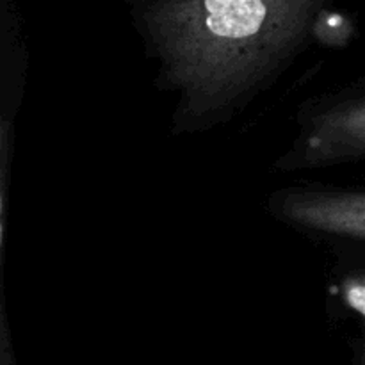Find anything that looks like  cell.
Wrapping results in <instances>:
<instances>
[{
  "label": "cell",
  "instance_id": "3957f363",
  "mask_svg": "<svg viewBox=\"0 0 365 365\" xmlns=\"http://www.w3.org/2000/svg\"><path fill=\"white\" fill-rule=\"evenodd\" d=\"M267 210L296 230L365 245V191L360 189L285 187L269 196Z\"/></svg>",
  "mask_w": 365,
  "mask_h": 365
},
{
  "label": "cell",
  "instance_id": "277c9868",
  "mask_svg": "<svg viewBox=\"0 0 365 365\" xmlns=\"http://www.w3.org/2000/svg\"><path fill=\"white\" fill-rule=\"evenodd\" d=\"M335 289L342 303L365 319V264L344 267L335 282Z\"/></svg>",
  "mask_w": 365,
  "mask_h": 365
},
{
  "label": "cell",
  "instance_id": "7a4b0ae2",
  "mask_svg": "<svg viewBox=\"0 0 365 365\" xmlns=\"http://www.w3.org/2000/svg\"><path fill=\"white\" fill-rule=\"evenodd\" d=\"M365 159V84L309 100L298 113V132L274 163L282 173Z\"/></svg>",
  "mask_w": 365,
  "mask_h": 365
},
{
  "label": "cell",
  "instance_id": "6da1fadb",
  "mask_svg": "<svg viewBox=\"0 0 365 365\" xmlns=\"http://www.w3.org/2000/svg\"><path fill=\"white\" fill-rule=\"evenodd\" d=\"M327 0H139L135 24L173 96V130L228 123L309 46Z\"/></svg>",
  "mask_w": 365,
  "mask_h": 365
},
{
  "label": "cell",
  "instance_id": "5b68a950",
  "mask_svg": "<svg viewBox=\"0 0 365 365\" xmlns=\"http://www.w3.org/2000/svg\"><path fill=\"white\" fill-rule=\"evenodd\" d=\"M11 145H13V125L6 114L0 113V267H2L4 246V214H6L7 175H9Z\"/></svg>",
  "mask_w": 365,
  "mask_h": 365
}]
</instances>
